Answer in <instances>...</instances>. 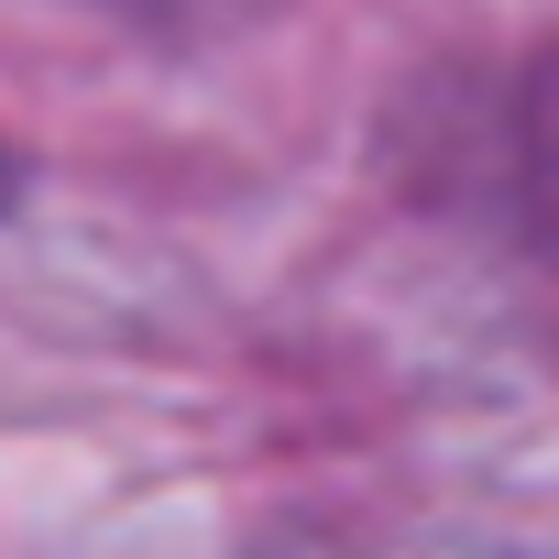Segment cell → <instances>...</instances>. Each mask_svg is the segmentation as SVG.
I'll list each match as a JSON object with an SVG mask.
<instances>
[{
  "instance_id": "obj_1",
  "label": "cell",
  "mask_w": 559,
  "mask_h": 559,
  "mask_svg": "<svg viewBox=\"0 0 559 559\" xmlns=\"http://www.w3.org/2000/svg\"><path fill=\"white\" fill-rule=\"evenodd\" d=\"M417 187L515 252L559 263V56H515L493 78H450L417 99Z\"/></svg>"
},
{
  "instance_id": "obj_2",
  "label": "cell",
  "mask_w": 559,
  "mask_h": 559,
  "mask_svg": "<svg viewBox=\"0 0 559 559\" xmlns=\"http://www.w3.org/2000/svg\"><path fill=\"white\" fill-rule=\"evenodd\" d=\"M0 198H12V165H0Z\"/></svg>"
}]
</instances>
